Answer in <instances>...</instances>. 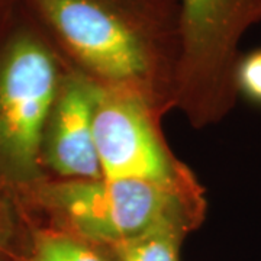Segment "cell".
<instances>
[{
  "label": "cell",
  "instance_id": "cell-1",
  "mask_svg": "<svg viewBox=\"0 0 261 261\" xmlns=\"http://www.w3.org/2000/svg\"><path fill=\"white\" fill-rule=\"evenodd\" d=\"M68 64L155 115L176 102L178 0H22Z\"/></svg>",
  "mask_w": 261,
  "mask_h": 261
},
{
  "label": "cell",
  "instance_id": "cell-2",
  "mask_svg": "<svg viewBox=\"0 0 261 261\" xmlns=\"http://www.w3.org/2000/svg\"><path fill=\"white\" fill-rule=\"evenodd\" d=\"M41 199L57 228L86 241L113 247L176 218L202 221L199 186H173L138 178H63L42 189Z\"/></svg>",
  "mask_w": 261,
  "mask_h": 261
},
{
  "label": "cell",
  "instance_id": "cell-3",
  "mask_svg": "<svg viewBox=\"0 0 261 261\" xmlns=\"http://www.w3.org/2000/svg\"><path fill=\"white\" fill-rule=\"evenodd\" d=\"M8 23L0 38V152L32 173L68 61L27 6Z\"/></svg>",
  "mask_w": 261,
  "mask_h": 261
},
{
  "label": "cell",
  "instance_id": "cell-4",
  "mask_svg": "<svg viewBox=\"0 0 261 261\" xmlns=\"http://www.w3.org/2000/svg\"><path fill=\"white\" fill-rule=\"evenodd\" d=\"M181 58L176 102L202 128L221 121L237 99L235 67L244 35L261 22V0H178Z\"/></svg>",
  "mask_w": 261,
  "mask_h": 261
},
{
  "label": "cell",
  "instance_id": "cell-5",
  "mask_svg": "<svg viewBox=\"0 0 261 261\" xmlns=\"http://www.w3.org/2000/svg\"><path fill=\"white\" fill-rule=\"evenodd\" d=\"M159 121V115L138 97L93 83L94 147L102 177L173 186L196 183L168 149Z\"/></svg>",
  "mask_w": 261,
  "mask_h": 261
},
{
  "label": "cell",
  "instance_id": "cell-6",
  "mask_svg": "<svg viewBox=\"0 0 261 261\" xmlns=\"http://www.w3.org/2000/svg\"><path fill=\"white\" fill-rule=\"evenodd\" d=\"M49 167L63 178H99L94 147L93 83L71 65L65 71L44 135Z\"/></svg>",
  "mask_w": 261,
  "mask_h": 261
},
{
  "label": "cell",
  "instance_id": "cell-7",
  "mask_svg": "<svg viewBox=\"0 0 261 261\" xmlns=\"http://www.w3.org/2000/svg\"><path fill=\"white\" fill-rule=\"evenodd\" d=\"M199 222L193 218L170 219L108 248L118 261H178L181 244Z\"/></svg>",
  "mask_w": 261,
  "mask_h": 261
},
{
  "label": "cell",
  "instance_id": "cell-8",
  "mask_svg": "<svg viewBox=\"0 0 261 261\" xmlns=\"http://www.w3.org/2000/svg\"><path fill=\"white\" fill-rule=\"evenodd\" d=\"M23 261H118L113 252L60 229H45L34 235L31 251Z\"/></svg>",
  "mask_w": 261,
  "mask_h": 261
},
{
  "label": "cell",
  "instance_id": "cell-9",
  "mask_svg": "<svg viewBox=\"0 0 261 261\" xmlns=\"http://www.w3.org/2000/svg\"><path fill=\"white\" fill-rule=\"evenodd\" d=\"M237 93L261 105V48L241 54L235 67Z\"/></svg>",
  "mask_w": 261,
  "mask_h": 261
},
{
  "label": "cell",
  "instance_id": "cell-10",
  "mask_svg": "<svg viewBox=\"0 0 261 261\" xmlns=\"http://www.w3.org/2000/svg\"><path fill=\"white\" fill-rule=\"evenodd\" d=\"M10 0H0V10H5L9 8Z\"/></svg>",
  "mask_w": 261,
  "mask_h": 261
},
{
  "label": "cell",
  "instance_id": "cell-11",
  "mask_svg": "<svg viewBox=\"0 0 261 261\" xmlns=\"http://www.w3.org/2000/svg\"><path fill=\"white\" fill-rule=\"evenodd\" d=\"M0 261H5L3 260V255H2V252H0Z\"/></svg>",
  "mask_w": 261,
  "mask_h": 261
},
{
  "label": "cell",
  "instance_id": "cell-12",
  "mask_svg": "<svg viewBox=\"0 0 261 261\" xmlns=\"http://www.w3.org/2000/svg\"><path fill=\"white\" fill-rule=\"evenodd\" d=\"M22 261H23V260H22Z\"/></svg>",
  "mask_w": 261,
  "mask_h": 261
}]
</instances>
